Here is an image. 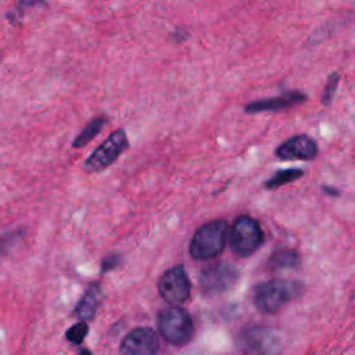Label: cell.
Instances as JSON below:
<instances>
[{"mask_svg":"<svg viewBox=\"0 0 355 355\" xmlns=\"http://www.w3.org/2000/svg\"><path fill=\"white\" fill-rule=\"evenodd\" d=\"M304 287L298 282L272 279L255 286L252 301L258 311L263 313H276L282 306L301 295Z\"/></svg>","mask_w":355,"mask_h":355,"instance_id":"6da1fadb","label":"cell"},{"mask_svg":"<svg viewBox=\"0 0 355 355\" xmlns=\"http://www.w3.org/2000/svg\"><path fill=\"white\" fill-rule=\"evenodd\" d=\"M229 234V225L223 219L211 220L200 226L189 245V252L191 258L197 261H207L220 255L226 247Z\"/></svg>","mask_w":355,"mask_h":355,"instance_id":"7a4b0ae2","label":"cell"},{"mask_svg":"<svg viewBox=\"0 0 355 355\" xmlns=\"http://www.w3.org/2000/svg\"><path fill=\"white\" fill-rule=\"evenodd\" d=\"M265 233L259 222L248 215L239 216L229 233V245L239 257H250L261 248Z\"/></svg>","mask_w":355,"mask_h":355,"instance_id":"3957f363","label":"cell"},{"mask_svg":"<svg viewBox=\"0 0 355 355\" xmlns=\"http://www.w3.org/2000/svg\"><path fill=\"white\" fill-rule=\"evenodd\" d=\"M158 329L161 336L173 345L187 344L194 334V324L190 313L179 306H171L159 312Z\"/></svg>","mask_w":355,"mask_h":355,"instance_id":"277c9868","label":"cell"},{"mask_svg":"<svg viewBox=\"0 0 355 355\" xmlns=\"http://www.w3.org/2000/svg\"><path fill=\"white\" fill-rule=\"evenodd\" d=\"M239 280V270L227 262L209 263L200 272V288L205 295H218L230 290Z\"/></svg>","mask_w":355,"mask_h":355,"instance_id":"5b68a950","label":"cell"},{"mask_svg":"<svg viewBox=\"0 0 355 355\" xmlns=\"http://www.w3.org/2000/svg\"><path fill=\"white\" fill-rule=\"evenodd\" d=\"M237 345L248 355H280L279 337L266 327L252 326L240 331Z\"/></svg>","mask_w":355,"mask_h":355,"instance_id":"8992f818","label":"cell"},{"mask_svg":"<svg viewBox=\"0 0 355 355\" xmlns=\"http://www.w3.org/2000/svg\"><path fill=\"white\" fill-rule=\"evenodd\" d=\"M128 137L123 129L114 130L85 161V169L98 172L110 166L128 148Z\"/></svg>","mask_w":355,"mask_h":355,"instance_id":"52a82bcc","label":"cell"},{"mask_svg":"<svg viewBox=\"0 0 355 355\" xmlns=\"http://www.w3.org/2000/svg\"><path fill=\"white\" fill-rule=\"evenodd\" d=\"M190 280L183 265H176L164 272L158 282L159 295L171 305L183 304L190 297Z\"/></svg>","mask_w":355,"mask_h":355,"instance_id":"ba28073f","label":"cell"},{"mask_svg":"<svg viewBox=\"0 0 355 355\" xmlns=\"http://www.w3.org/2000/svg\"><path fill=\"white\" fill-rule=\"evenodd\" d=\"M319 153L318 143L308 135L301 133L295 135L283 143L279 144L275 154L279 159L283 161H291V159H300V161H312L316 158Z\"/></svg>","mask_w":355,"mask_h":355,"instance_id":"9c48e42d","label":"cell"},{"mask_svg":"<svg viewBox=\"0 0 355 355\" xmlns=\"http://www.w3.org/2000/svg\"><path fill=\"white\" fill-rule=\"evenodd\" d=\"M159 340L150 327H137L132 330L121 344L122 355H157Z\"/></svg>","mask_w":355,"mask_h":355,"instance_id":"30bf717a","label":"cell"},{"mask_svg":"<svg viewBox=\"0 0 355 355\" xmlns=\"http://www.w3.org/2000/svg\"><path fill=\"white\" fill-rule=\"evenodd\" d=\"M306 98H308L306 94H304L302 92L290 90V92H284L275 97L255 100L244 107V112L245 114H258V112H266V111L286 110V108H291L297 104L306 101Z\"/></svg>","mask_w":355,"mask_h":355,"instance_id":"8fae6325","label":"cell"},{"mask_svg":"<svg viewBox=\"0 0 355 355\" xmlns=\"http://www.w3.org/2000/svg\"><path fill=\"white\" fill-rule=\"evenodd\" d=\"M103 291L101 287L97 283H93L85 293V295L80 298V301L75 306V315L82 319L87 320L92 319L101 302Z\"/></svg>","mask_w":355,"mask_h":355,"instance_id":"7c38bea8","label":"cell"},{"mask_svg":"<svg viewBox=\"0 0 355 355\" xmlns=\"http://www.w3.org/2000/svg\"><path fill=\"white\" fill-rule=\"evenodd\" d=\"M269 268L275 270L297 269L301 265V258L297 251L290 248H279L273 251L268 259Z\"/></svg>","mask_w":355,"mask_h":355,"instance_id":"4fadbf2b","label":"cell"},{"mask_svg":"<svg viewBox=\"0 0 355 355\" xmlns=\"http://www.w3.org/2000/svg\"><path fill=\"white\" fill-rule=\"evenodd\" d=\"M304 171L300 168H287V169H279L277 172H275L265 183V189L268 190H277L279 187H282L283 184L291 183L294 180H298L300 178H302Z\"/></svg>","mask_w":355,"mask_h":355,"instance_id":"5bb4252c","label":"cell"},{"mask_svg":"<svg viewBox=\"0 0 355 355\" xmlns=\"http://www.w3.org/2000/svg\"><path fill=\"white\" fill-rule=\"evenodd\" d=\"M105 122H107V118H105V116H96V118H93V119L83 128V130L75 137L72 146H73L75 148H76V147H83V146H86L90 140H93V139L97 136V133L103 129V126L105 125Z\"/></svg>","mask_w":355,"mask_h":355,"instance_id":"9a60e30c","label":"cell"},{"mask_svg":"<svg viewBox=\"0 0 355 355\" xmlns=\"http://www.w3.org/2000/svg\"><path fill=\"white\" fill-rule=\"evenodd\" d=\"M338 82H340V73L338 72H331L327 76V80H326V85H324V89H323V94H322V104L323 105H329L331 103V100L336 94Z\"/></svg>","mask_w":355,"mask_h":355,"instance_id":"2e32d148","label":"cell"},{"mask_svg":"<svg viewBox=\"0 0 355 355\" xmlns=\"http://www.w3.org/2000/svg\"><path fill=\"white\" fill-rule=\"evenodd\" d=\"M87 331H89L87 324L85 322H79L68 329V331L65 333V337L72 344H80L83 341V338L86 337Z\"/></svg>","mask_w":355,"mask_h":355,"instance_id":"e0dca14e","label":"cell"},{"mask_svg":"<svg viewBox=\"0 0 355 355\" xmlns=\"http://www.w3.org/2000/svg\"><path fill=\"white\" fill-rule=\"evenodd\" d=\"M122 262V258L118 255V254H111L108 257H105L103 259V263H101V272H108V270H112L115 269L116 266H119V263Z\"/></svg>","mask_w":355,"mask_h":355,"instance_id":"ac0fdd59","label":"cell"},{"mask_svg":"<svg viewBox=\"0 0 355 355\" xmlns=\"http://www.w3.org/2000/svg\"><path fill=\"white\" fill-rule=\"evenodd\" d=\"M322 190L326 193V194H329V196H331V197H337V196H340V190L338 189H336V187H330V186H323L322 187Z\"/></svg>","mask_w":355,"mask_h":355,"instance_id":"d6986e66","label":"cell"},{"mask_svg":"<svg viewBox=\"0 0 355 355\" xmlns=\"http://www.w3.org/2000/svg\"><path fill=\"white\" fill-rule=\"evenodd\" d=\"M79 355H92V354H90V352H89V351H87V349H82V351H80V354H79Z\"/></svg>","mask_w":355,"mask_h":355,"instance_id":"ffe728a7","label":"cell"}]
</instances>
